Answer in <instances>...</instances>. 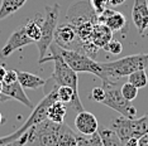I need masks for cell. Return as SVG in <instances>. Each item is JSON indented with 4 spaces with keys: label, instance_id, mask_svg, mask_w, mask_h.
Instances as JSON below:
<instances>
[{
    "label": "cell",
    "instance_id": "1",
    "mask_svg": "<svg viewBox=\"0 0 148 146\" xmlns=\"http://www.w3.org/2000/svg\"><path fill=\"white\" fill-rule=\"evenodd\" d=\"M103 78L101 81H115L118 78L128 77L130 73L148 68V53H138L119 58L113 62L100 63Z\"/></svg>",
    "mask_w": 148,
    "mask_h": 146
},
{
    "label": "cell",
    "instance_id": "2",
    "mask_svg": "<svg viewBox=\"0 0 148 146\" xmlns=\"http://www.w3.org/2000/svg\"><path fill=\"white\" fill-rule=\"evenodd\" d=\"M61 6L60 4L47 5L45 8V15L41 19V39L36 43L37 48L39 52V59L41 61L47 55V51L49 49V45L53 42V36H55V30L58 25V16Z\"/></svg>",
    "mask_w": 148,
    "mask_h": 146
},
{
    "label": "cell",
    "instance_id": "3",
    "mask_svg": "<svg viewBox=\"0 0 148 146\" xmlns=\"http://www.w3.org/2000/svg\"><path fill=\"white\" fill-rule=\"evenodd\" d=\"M103 87L105 89V98L103 101V105L116 111L120 116L128 118H136L137 108L130 101L124 98V96L120 92V87L116 84L115 81H104Z\"/></svg>",
    "mask_w": 148,
    "mask_h": 146
},
{
    "label": "cell",
    "instance_id": "4",
    "mask_svg": "<svg viewBox=\"0 0 148 146\" xmlns=\"http://www.w3.org/2000/svg\"><path fill=\"white\" fill-rule=\"evenodd\" d=\"M56 48L58 53L61 54V57L63 58L70 68H72L75 72H87L95 74L96 77H99L100 79L103 78V73L101 68H100V63H97L95 59L89 57L87 54L82 52H77V51H69V49H63L61 47L56 44Z\"/></svg>",
    "mask_w": 148,
    "mask_h": 146
},
{
    "label": "cell",
    "instance_id": "5",
    "mask_svg": "<svg viewBox=\"0 0 148 146\" xmlns=\"http://www.w3.org/2000/svg\"><path fill=\"white\" fill-rule=\"evenodd\" d=\"M61 124L46 118L29 128V140L27 146H57Z\"/></svg>",
    "mask_w": 148,
    "mask_h": 146
},
{
    "label": "cell",
    "instance_id": "6",
    "mask_svg": "<svg viewBox=\"0 0 148 146\" xmlns=\"http://www.w3.org/2000/svg\"><path fill=\"white\" fill-rule=\"evenodd\" d=\"M53 42H55L58 47H61L63 49L77 51V52L84 53L82 41L80 39L75 26L72 24H70L69 22L57 25V28L55 30V36H53Z\"/></svg>",
    "mask_w": 148,
    "mask_h": 146
},
{
    "label": "cell",
    "instance_id": "7",
    "mask_svg": "<svg viewBox=\"0 0 148 146\" xmlns=\"http://www.w3.org/2000/svg\"><path fill=\"white\" fill-rule=\"evenodd\" d=\"M32 43H33V41L27 35L24 25L19 26V28H16L15 30L12 33L10 36L8 38V41H6V43L4 44V47L1 48V51H0V57L8 58L13 52L18 51V49L25 47V45L32 44Z\"/></svg>",
    "mask_w": 148,
    "mask_h": 146
},
{
    "label": "cell",
    "instance_id": "8",
    "mask_svg": "<svg viewBox=\"0 0 148 146\" xmlns=\"http://www.w3.org/2000/svg\"><path fill=\"white\" fill-rule=\"evenodd\" d=\"M97 23L106 25L112 32H122L124 28H127V19L123 13L109 8L97 15Z\"/></svg>",
    "mask_w": 148,
    "mask_h": 146
},
{
    "label": "cell",
    "instance_id": "9",
    "mask_svg": "<svg viewBox=\"0 0 148 146\" xmlns=\"http://www.w3.org/2000/svg\"><path fill=\"white\" fill-rule=\"evenodd\" d=\"M75 127L81 135L91 136L99 130V124H97L95 115L89 111L82 110V111L77 112V115H76Z\"/></svg>",
    "mask_w": 148,
    "mask_h": 146
},
{
    "label": "cell",
    "instance_id": "10",
    "mask_svg": "<svg viewBox=\"0 0 148 146\" xmlns=\"http://www.w3.org/2000/svg\"><path fill=\"white\" fill-rule=\"evenodd\" d=\"M148 18V1L147 0H134L133 9H132V19L133 23L138 29L139 34H143L147 26Z\"/></svg>",
    "mask_w": 148,
    "mask_h": 146
},
{
    "label": "cell",
    "instance_id": "11",
    "mask_svg": "<svg viewBox=\"0 0 148 146\" xmlns=\"http://www.w3.org/2000/svg\"><path fill=\"white\" fill-rule=\"evenodd\" d=\"M1 92L8 96V97H10L13 99H16L18 102H21L22 105H24L25 107H28V108H31L33 106L32 101L28 98V96L25 95L24 88L22 87L18 81L14 82V83H12V84H4L3 83Z\"/></svg>",
    "mask_w": 148,
    "mask_h": 146
},
{
    "label": "cell",
    "instance_id": "12",
    "mask_svg": "<svg viewBox=\"0 0 148 146\" xmlns=\"http://www.w3.org/2000/svg\"><path fill=\"white\" fill-rule=\"evenodd\" d=\"M113 39V32L106 25L101 23H96L92 28L91 33V42L97 48H104L105 45Z\"/></svg>",
    "mask_w": 148,
    "mask_h": 146
},
{
    "label": "cell",
    "instance_id": "13",
    "mask_svg": "<svg viewBox=\"0 0 148 146\" xmlns=\"http://www.w3.org/2000/svg\"><path fill=\"white\" fill-rule=\"evenodd\" d=\"M16 73H18V82L24 89H37L45 87L46 81L43 78L38 77L37 74L23 71H16Z\"/></svg>",
    "mask_w": 148,
    "mask_h": 146
},
{
    "label": "cell",
    "instance_id": "14",
    "mask_svg": "<svg viewBox=\"0 0 148 146\" xmlns=\"http://www.w3.org/2000/svg\"><path fill=\"white\" fill-rule=\"evenodd\" d=\"M76 139H77L76 132L69 125L62 122L60 131H58L57 146H76Z\"/></svg>",
    "mask_w": 148,
    "mask_h": 146
},
{
    "label": "cell",
    "instance_id": "15",
    "mask_svg": "<svg viewBox=\"0 0 148 146\" xmlns=\"http://www.w3.org/2000/svg\"><path fill=\"white\" fill-rule=\"evenodd\" d=\"M66 114H67L66 103H63V102L57 99V101H55L48 107V111H47V118L51 120L52 122H56V124H62L63 120H65Z\"/></svg>",
    "mask_w": 148,
    "mask_h": 146
},
{
    "label": "cell",
    "instance_id": "16",
    "mask_svg": "<svg viewBox=\"0 0 148 146\" xmlns=\"http://www.w3.org/2000/svg\"><path fill=\"white\" fill-rule=\"evenodd\" d=\"M25 1L27 0H1V4H0V20L16 13L25 4Z\"/></svg>",
    "mask_w": 148,
    "mask_h": 146
},
{
    "label": "cell",
    "instance_id": "17",
    "mask_svg": "<svg viewBox=\"0 0 148 146\" xmlns=\"http://www.w3.org/2000/svg\"><path fill=\"white\" fill-rule=\"evenodd\" d=\"M41 19L42 16H36L34 19H31L24 24V29L27 35L33 41V43H37L41 39L42 32H41Z\"/></svg>",
    "mask_w": 148,
    "mask_h": 146
},
{
    "label": "cell",
    "instance_id": "18",
    "mask_svg": "<svg viewBox=\"0 0 148 146\" xmlns=\"http://www.w3.org/2000/svg\"><path fill=\"white\" fill-rule=\"evenodd\" d=\"M97 132H99L104 146H123V142L120 141L119 136L112 128H101V130H97Z\"/></svg>",
    "mask_w": 148,
    "mask_h": 146
},
{
    "label": "cell",
    "instance_id": "19",
    "mask_svg": "<svg viewBox=\"0 0 148 146\" xmlns=\"http://www.w3.org/2000/svg\"><path fill=\"white\" fill-rule=\"evenodd\" d=\"M133 125V137H138L148 134V114L139 118H133L132 120Z\"/></svg>",
    "mask_w": 148,
    "mask_h": 146
},
{
    "label": "cell",
    "instance_id": "20",
    "mask_svg": "<svg viewBox=\"0 0 148 146\" xmlns=\"http://www.w3.org/2000/svg\"><path fill=\"white\" fill-rule=\"evenodd\" d=\"M128 82L132 83L133 86L139 89V88H144L148 84V77H147V73L146 69H142V71H136L133 73H130L128 76Z\"/></svg>",
    "mask_w": 148,
    "mask_h": 146
},
{
    "label": "cell",
    "instance_id": "21",
    "mask_svg": "<svg viewBox=\"0 0 148 146\" xmlns=\"http://www.w3.org/2000/svg\"><path fill=\"white\" fill-rule=\"evenodd\" d=\"M29 128H31V126H29L28 124H23L21 127H19L16 131L13 132V134L6 135V136H4V137H0V146H5L6 144H9V142H12V141L16 140V139H19L25 131H28Z\"/></svg>",
    "mask_w": 148,
    "mask_h": 146
},
{
    "label": "cell",
    "instance_id": "22",
    "mask_svg": "<svg viewBox=\"0 0 148 146\" xmlns=\"http://www.w3.org/2000/svg\"><path fill=\"white\" fill-rule=\"evenodd\" d=\"M120 92H122V95L124 96V98L128 99V101H130V102H132L133 99H136L137 96H138V88L136 86H133L132 83H129V82L122 84Z\"/></svg>",
    "mask_w": 148,
    "mask_h": 146
},
{
    "label": "cell",
    "instance_id": "23",
    "mask_svg": "<svg viewBox=\"0 0 148 146\" xmlns=\"http://www.w3.org/2000/svg\"><path fill=\"white\" fill-rule=\"evenodd\" d=\"M105 52L110 53V54H114V55H118L123 52V44L120 43L119 41H115V39H112L105 47L103 48Z\"/></svg>",
    "mask_w": 148,
    "mask_h": 146
},
{
    "label": "cell",
    "instance_id": "24",
    "mask_svg": "<svg viewBox=\"0 0 148 146\" xmlns=\"http://www.w3.org/2000/svg\"><path fill=\"white\" fill-rule=\"evenodd\" d=\"M90 5H91V8L94 9V11H95L96 15L101 14V13L105 10L108 8V0H89Z\"/></svg>",
    "mask_w": 148,
    "mask_h": 146
},
{
    "label": "cell",
    "instance_id": "25",
    "mask_svg": "<svg viewBox=\"0 0 148 146\" xmlns=\"http://www.w3.org/2000/svg\"><path fill=\"white\" fill-rule=\"evenodd\" d=\"M94 101L97 102V103H103L104 98H105V89H104L103 86H100V87H95L92 88L91 91V96H90Z\"/></svg>",
    "mask_w": 148,
    "mask_h": 146
},
{
    "label": "cell",
    "instance_id": "26",
    "mask_svg": "<svg viewBox=\"0 0 148 146\" xmlns=\"http://www.w3.org/2000/svg\"><path fill=\"white\" fill-rule=\"evenodd\" d=\"M28 140H29V130L25 131L19 139H16V140L9 142V144H6L5 146H27Z\"/></svg>",
    "mask_w": 148,
    "mask_h": 146
},
{
    "label": "cell",
    "instance_id": "27",
    "mask_svg": "<svg viewBox=\"0 0 148 146\" xmlns=\"http://www.w3.org/2000/svg\"><path fill=\"white\" fill-rule=\"evenodd\" d=\"M16 81H18V73H16V71H13V69L6 71L5 76H4V79H3V83L4 84H12Z\"/></svg>",
    "mask_w": 148,
    "mask_h": 146
},
{
    "label": "cell",
    "instance_id": "28",
    "mask_svg": "<svg viewBox=\"0 0 148 146\" xmlns=\"http://www.w3.org/2000/svg\"><path fill=\"white\" fill-rule=\"evenodd\" d=\"M76 146H91V141H90V136H85L79 134L76 139Z\"/></svg>",
    "mask_w": 148,
    "mask_h": 146
},
{
    "label": "cell",
    "instance_id": "29",
    "mask_svg": "<svg viewBox=\"0 0 148 146\" xmlns=\"http://www.w3.org/2000/svg\"><path fill=\"white\" fill-rule=\"evenodd\" d=\"M90 141H91V146H104L101 142V139H100L99 132H95L94 135L90 136Z\"/></svg>",
    "mask_w": 148,
    "mask_h": 146
},
{
    "label": "cell",
    "instance_id": "30",
    "mask_svg": "<svg viewBox=\"0 0 148 146\" xmlns=\"http://www.w3.org/2000/svg\"><path fill=\"white\" fill-rule=\"evenodd\" d=\"M123 146H138V137H130L124 142Z\"/></svg>",
    "mask_w": 148,
    "mask_h": 146
},
{
    "label": "cell",
    "instance_id": "31",
    "mask_svg": "<svg viewBox=\"0 0 148 146\" xmlns=\"http://www.w3.org/2000/svg\"><path fill=\"white\" fill-rule=\"evenodd\" d=\"M138 146H148V134L140 136L138 139Z\"/></svg>",
    "mask_w": 148,
    "mask_h": 146
},
{
    "label": "cell",
    "instance_id": "32",
    "mask_svg": "<svg viewBox=\"0 0 148 146\" xmlns=\"http://www.w3.org/2000/svg\"><path fill=\"white\" fill-rule=\"evenodd\" d=\"M124 3H125V0H108V4L112 6H119L123 5Z\"/></svg>",
    "mask_w": 148,
    "mask_h": 146
},
{
    "label": "cell",
    "instance_id": "33",
    "mask_svg": "<svg viewBox=\"0 0 148 146\" xmlns=\"http://www.w3.org/2000/svg\"><path fill=\"white\" fill-rule=\"evenodd\" d=\"M1 88H3V82H0V102H5L8 99H10V97H8V96L1 92Z\"/></svg>",
    "mask_w": 148,
    "mask_h": 146
},
{
    "label": "cell",
    "instance_id": "34",
    "mask_svg": "<svg viewBox=\"0 0 148 146\" xmlns=\"http://www.w3.org/2000/svg\"><path fill=\"white\" fill-rule=\"evenodd\" d=\"M6 73V69L4 66H0V82H3V79H4V76Z\"/></svg>",
    "mask_w": 148,
    "mask_h": 146
},
{
    "label": "cell",
    "instance_id": "35",
    "mask_svg": "<svg viewBox=\"0 0 148 146\" xmlns=\"http://www.w3.org/2000/svg\"><path fill=\"white\" fill-rule=\"evenodd\" d=\"M6 120H5V118L4 117H3V115H1V112H0V125H1V124H4V122H5Z\"/></svg>",
    "mask_w": 148,
    "mask_h": 146
},
{
    "label": "cell",
    "instance_id": "36",
    "mask_svg": "<svg viewBox=\"0 0 148 146\" xmlns=\"http://www.w3.org/2000/svg\"><path fill=\"white\" fill-rule=\"evenodd\" d=\"M147 26H148V18H147Z\"/></svg>",
    "mask_w": 148,
    "mask_h": 146
}]
</instances>
